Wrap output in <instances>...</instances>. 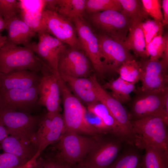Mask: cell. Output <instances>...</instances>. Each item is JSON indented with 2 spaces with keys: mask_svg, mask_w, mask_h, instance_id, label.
Instances as JSON below:
<instances>
[{
  "mask_svg": "<svg viewBox=\"0 0 168 168\" xmlns=\"http://www.w3.org/2000/svg\"><path fill=\"white\" fill-rule=\"evenodd\" d=\"M38 34V42L30 43L26 46L30 48L54 73L59 75V60L68 45L46 32Z\"/></svg>",
  "mask_w": 168,
  "mask_h": 168,
  "instance_id": "cell-17",
  "label": "cell"
},
{
  "mask_svg": "<svg viewBox=\"0 0 168 168\" xmlns=\"http://www.w3.org/2000/svg\"><path fill=\"white\" fill-rule=\"evenodd\" d=\"M7 23L2 17L0 15V33L6 29Z\"/></svg>",
  "mask_w": 168,
  "mask_h": 168,
  "instance_id": "cell-44",
  "label": "cell"
},
{
  "mask_svg": "<svg viewBox=\"0 0 168 168\" xmlns=\"http://www.w3.org/2000/svg\"><path fill=\"white\" fill-rule=\"evenodd\" d=\"M6 29L7 32V42L16 45L27 46L36 33L17 16L7 22Z\"/></svg>",
  "mask_w": 168,
  "mask_h": 168,
  "instance_id": "cell-21",
  "label": "cell"
},
{
  "mask_svg": "<svg viewBox=\"0 0 168 168\" xmlns=\"http://www.w3.org/2000/svg\"><path fill=\"white\" fill-rule=\"evenodd\" d=\"M38 85L27 89L0 91V109L24 111L34 106L38 103Z\"/></svg>",
  "mask_w": 168,
  "mask_h": 168,
  "instance_id": "cell-18",
  "label": "cell"
},
{
  "mask_svg": "<svg viewBox=\"0 0 168 168\" xmlns=\"http://www.w3.org/2000/svg\"><path fill=\"white\" fill-rule=\"evenodd\" d=\"M28 164L11 153L0 154V168H26Z\"/></svg>",
  "mask_w": 168,
  "mask_h": 168,
  "instance_id": "cell-36",
  "label": "cell"
},
{
  "mask_svg": "<svg viewBox=\"0 0 168 168\" xmlns=\"http://www.w3.org/2000/svg\"><path fill=\"white\" fill-rule=\"evenodd\" d=\"M58 159L56 154L52 156L41 154L26 168H57Z\"/></svg>",
  "mask_w": 168,
  "mask_h": 168,
  "instance_id": "cell-38",
  "label": "cell"
},
{
  "mask_svg": "<svg viewBox=\"0 0 168 168\" xmlns=\"http://www.w3.org/2000/svg\"><path fill=\"white\" fill-rule=\"evenodd\" d=\"M168 48V36L160 34L155 37L146 47V52L150 58L159 59L163 57L164 52Z\"/></svg>",
  "mask_w": 168,
  "mask_h": 168,
  "instance_id": "cell-33",
  "label": "cell"
},
{
  "mask_svg": "<svg viewBox=\"0 0 168 168\" xmlns=\"http://www.w3.org/2000/svg\"><path fill=\"white\" fill-rule=\"evenodd\" d=\"M91 67L90 59L82 50L67 45L60 55L58 71L59 76L87 77Z\"/></svg>",
  "mask_w": 168,
  "mask_h": 168,
  "instance_id": "cell-15",
  "label": "cell"
},
{
  "mask_svg": "<svg viewBox=\"0 0 168 168\" xmlns=\"http://www.w3.org/2000/svg\"><path fill=\"white\" fill-rule=\"evenodd\" d=\"M70 166L71 168H87L85 166L78 164H76Z\"/></svg>",
  "mask_w": 168,
  "mask_h": 168,
  "instance_id": "cell-46",
  "label": "cell"
},
{
  "mask_svg": "<svg viewBox=\"0 0 168 168\" xmlns=\"http://www.w3.org/2000/svg\"><path fill=\"white\" fill-rule=\"evenodd\" d=\"M43 61L29 47L6 42L0 48V72L7 73L17 70L40 71Z\"/></svg>",
  "mask_w": 168,
  "mask_h": 168,
  "instance_id": "cell-4",
  "label": "cell"
},
{
  "mask_svg": "<svg viewBox=\"0 0 168 168\" xmlns=\"http://www.w3.org/2000/svg\"><path fill=\"white\" fill-rule=\"evenodd\" d=\"M58 81L63 108L62 116L65 131L87 135L99 133L86 120L85 114L86 109L82 102L73 94L60 77Z\"/></svg>",
  "mask_w": 168,
  "mask_h": 168,
  "instance_id": "cell-3",
  "label": "cell"
},
{
  "mask_svg": "<svg viewBox=\"0 0 168 168\" xmlns=\"http://www.w3.org/2000/svg\"><path fill=\"white\" fill-rule=\"evenodd\" d=\"M40 77L37 73L27 70L0 72V91L13 89H27L37 85Z\"/></svg>",
  "mask_w": 168,
  "mask_h": 168,
  "instance_id": "cell-19",
  "label": "cell"
},
{
  "mask_svg": "<svg viewBox=\"0 0 168 168\" xmlns=\"http://www.w3.org/2000/svg\"><path fill=\"white\" fill-rule=\"evenodd\" d=\"M137 96L133 102L129 114L132 120L151 116H158L168 120L165 100L168 90L154 91H143L138 89Z\"/></svg>",
  "mask_w": 168,
  "mask_h": 168,
  "instance_id": "cell-8",
  "label": "cell"
},
{
  "mask_svg": "<svg viewBox=\"0 0 168 168\" xmlns=\"http://www.w3.org/2000/svg\"><path fill=\"white\" fill-rule=\"evenodd\" d=\"M87 110L100 117L111 132L124 138L117 122L105 105L98 101L87 106Z\"/></svg>",
  "mask_w": 168,
  "mask_h": 168,
  "instance_id": "cell-28",
  "label": "cell"
},
{
  "mask_svg": "<svg viewBox=\"0 0 168 168\" xmlns=\"http://www.w3.org/2000/svg\"><path fill=\"white\" fill-rule=\"evenodd\" d=\"M121 5L119 0H86V11L91 14L108 10L121 12Z\"/></svg>",
  "mask_w": 168,
  "mask_h": 168,
  "instance_id": "cell-32",
  "label": "cell"
},
{
  "mask_svg": "<svg viewBox=\"0 0 168 168\" xmlns=\"http://www.w3.org/2000/svg\"><path fill=\"white\" fill-rule=\"evenodd\" d=\"M8 134L7 129L0 119V142L8 136Z\"/></svg>",
  "mask_w": 168,
  "mask_h": 168,
  "instance_id": "cell-42",
  "label": "cell"
},
{
  "mask_svg": "<svg viewBox=\"0 0 168 168\" xmlns=\"http://www.w3.org/2000/svg\"><path fill=\"white\" fill-rule=\"evenodd\" d=\"M0 147L5 152L16 156L28 164L32 162L38 150L33 143H27L11 135L0 142Z\"/></svg>",
  "mask_w": 168,
  "mask_h": 168,
  "instance_id": "cell-22",
  "label": "cell"
},
{
  "mask_svg": "<svg viewBox=\"0 0 168 168\" xmlns=\"http://www.w3.org/2000/svg\"><path fill=\"white\" fill-rule=\"evenodd\" d=\"M43 11H20V18L36 33L39 34L46 32Z\"/></svg>",
  "mask_w": 168,
  "mask_h": 168,
  "instance_id": "cell-31",
  "label": "cell"
},
{
  "mask_svg": "<svg viewBox=\"0 0 168 168\" xmlns=\"http://www.w3.org/2000/svg\"><path fill=\"white\" fill-rule=\"evenodd\" d=\"M140 168H143L142 167V166H141Z\"/></svg>",
  "mask_w": 168,
  "mask_h": 168,
  "instance_id": "cell-47",
  "label": "cell"
},
{
  "mask_svg": "<svg viewBox=\"0 0 168 168\" xmlns=\"http://www.w3.org/2000/svg\"><path fill=\"white\" fill-rule=\"evenodd\" d=\"M146 14L153 19L162 22L163 16L161 11V2L159 0H141Z\"/></svg>",
  "mask_w": 168,
  "mask_h": 168,
  "instance_id": "cell-37",
  "label": "cell"
},
{
  "mask_svg": "<svg viewBox=\"0 0 168 168\" xmlns=\"http://www.w3.org/2000/svg\"><path fill=\"white\" fill-rule=\"evenodd\" d=\"M117 72L122 79L134 84L141 80V68L138 61L134 59L124 63Z\"/></svg>",
  "mask_w": 168,
  "mask_h": 168,
  "instance_id": "cell-30",
  "label": "cell"
},
{
  "mask_svg": "<svg viewBox=\"0 0 168 168\" xmlns=\"http://www.w3.org/2000/svg\"><path fill=\"white\" fill-rule=\"evenodd\" d=\"M133 143L141 149L146 147L168 152V120L151 116L132 120Z\"/></svg>",
  "mask_w": 168,
  "mask_h": 168,
  "instance_id": "cell-1",
  "label": "cell"
},
{
  "mask_svg": "<svg viewBox=\"0 0 168 168\" xmlns=\"http://www.w3.org/2000/svg\"><path fill=\"white\" fill-rule=\"evenodd\" d=\"M127 145L114 162L108 168H140L142 166L143 155L142 149L134 143Z\"/></svg>",
  "mask_w": 168,
  "mask_h": 168,
  "instance_id": "cell-24",
  "label": "cell"
},
{
  "mask_svg": "<svg viewBox=\"0 0 168 168\" xmlns=\"http://www.w3.org/2000/svg\"><path fill=\"white\" fill-rule=\"evenodd\" d=\"M90 19L99 33L124 42L132 24L131 20L121 11L108 10L90 14Z\"/></svg>",
  "mask_w": 168,
  "mask_h": 168,
  "instance_id": "cell-7",
  "label": "cell"
},
{
  "mask_svg": "<svg viewBox=\"0 0 168 168\" xmlns=\"http://www.w3.org/2000/svg\"><path fill=\"white\" fill-rule=\"evenodd\" d=\"M86 0H54L53 11L72 21L76 18L83 17Z\"/></svg>",
  "mask_w": 168,
  "mask_h": 168,
  "instance_id": "cell-25",
  "label": "cell"
},
{
  "mask_svg": "<svg viewBox=\"0 0 168 168\" xmlns=\"http://www.w3.org/2000/svg\"><path fill=\"white\" fill-rule=\"evenodd\" d=\"M65 131L63 116L60 112L47 114L40 120L33 144L38 151L33 161L49 145L58 142Z\"/></svg>",
  "mask_w": 168,
  "mask_h": 168,
  "instance_id": "cell-9",
  "label": "cell"
},
{
  "mask_svg": "<svg viewBox=\"0 0 168 168\" xmlns=\"http://www.w3.org/2000/svg\"><path fill=\"white\" fill-rule=\"evenodd\" d=\"M97 134L83 135L65 131L58 141L57 147L58 152L57 155L61 160L70 165L79 163L92 148Z\"/></svg>",
  "mask_w": 168,
  "mask_h": 168,
  "instance_id": "cell-5",
  "label": "cell"
},
{
  "mask_svg": "<svg viewBox=\"0 0 168 168\" xmlns=\"http://www.w3.org/2000/svg\"><path fill=\"white\" fill-rule=\"evenodd\" d=\"M40 72L42 76L38 85V103L45 106L48 113L60 112L61 99L59 75L54 73L44 62Z\"/></svg>",
  "mask_w": 168,
  "mask_h": 168,
  "instance_id": "cell-14",
  "label": "cell"
},
{
  "mask_svg": "<svg viewBox=\"0 0 168 168\" xmlns=\"http://www.w3.org/2000/svg\"><path fill=\"white\" fill-rule=\"evenodd\" d=\"M122 8L121 11L131 21L139 20L143 21L149 18L143 8L141 0H119Z\"/></svg>",
  "mask_w": 168,
  "mask_h": 168,
  "instance_id": "cell-29",
  "label": "cell"
},
{
  "mask_svg": "<svg viewBox=\"0 0 168 168\" xmlns=\"http://www.w3.org/2000/svg\"><path fill=\"white\" fill-rule=\"evenodd\" d=\"M89 77L92 81L98 100L108 108L117 122L122 134L128 143H132V127L129 113L119 101L109 94L99 83L96 74Z\"/></svg>",
  "mask_w": 168,
  "mask_h": 168,
  "instance_id": "cell-11",
  "label": "cell"
},
{
  "mask_svg": "<svg viewBox=\"0 0 168 168\" xmlns=\"http://www.w3.org/2000/svg\"><path fill=\"white\" fill-rule=\"evenodd\" d=\"M161 7L163 12V20L162 22L164 26L168 24V0H163Z\"/></svg>",
  "mask_w": 168,
  "mask_h": 168,
  "instance_id": "cell-41",
  "label": "cell"
},
{
  "mask_svg": "<svg viewBox=\"0 0 168 168\" xmlns=\"http://www.w3.org/2000/svg\"><path fill=\"white\" fill-rule=\"evenodd\" d=\"M141 26L145 37L146 47L155 37L162 35L164 26L161 22L149 18L141 22Z\"/></svg>",
  "mask_w": 168,
  "mask_h": 168,
  "instance_id": "cell-34",
  "label": "cell"
},
{
  "mask_svg": "<svg viewBox=\"0 0 168 168\" xmlns=\"http://www.w3.org/2000/svg\"><path fill=\"white\" fill-rule=\"evenodd\" d=\"M0 119L10 135L33 144L40 120L38 117L24 111L1 109Z\"/></svg>",
  "mask_w": 168,
  "mask_h": 168,
  "instance_id": "cell-6",
  "label": "cell"
},
{
  "mask_svg": "<svg viewBox=\"0 0 168 168\" xmlns=\"http://www.w3.org/2000/svg\"><path fill=\"white\" fill-rule=\"evenodd\" d=\"M58 162L57 168H71L70 166L58 158Z\"/></svg>",
  "mask_w": 168,
  "mask_h": 168,
  "instance_id": "cell-43",
  "label": "cell"
},
{
  "mask_svg": "<svg viewBox=\"0 0 168 168\" xmlns=\"http://www.w3.org/2000/svg\"><path fill=\"white\" fill-rule=\"evenodd\" d=\"M59 76L82 103L88 106L98 101L92 81L90 77L77 78L64 75Z\"/></svg>",
  "mask_w": 168,
  "mask_h": 168,
  "instance_id": "cell-20",
  "label": "cell"
},
{
  "mask_svg": "<svg viewBox=\"0 0 168 168\" xmlns=\"http://www.w3.org/2000/svg\"><path fill=\"white\" fill-rule=\"evenodd\" d=\"M81 49L90 59L97 75L103 77L106 73L100 53L97 35L83 17L72 21Z\"/></svg>",
  "mask_w": 168,
  "mask_h": 168,
  "instance_id": "cell-10",
  "label": "cell"
},
{
  "mask_svg": "<svg viewBox=\"0 0 168 168\" xmlns=\"http://www.w3.org/2000/svg\"><path fill=\"white\" fill-rule=\"evenodd\" d=\"M43 15L47 32L71 47L82 49L72 21L53 11L44 10Z\"/></svg>",
  "mask_w": 168,
  "mask_h": 168,
  "instance_id": "cell-16",
  "label": "cell"
},
{
  "mask_svg": "<svg viewBox=\"0 0 168 168\" xmlns=\"http://www.w3.org/2000/svg\"><path fill=\"white\" fill-rule=\"evenodd\" d=\"M144 149L143 168H168V152L150 147H145Z\"/></svg>",
  "mask_w": 168,
  "mask_h": 168,
  "instance_id": "cell-27",
  "label": "cell"
},
{
  "mask_svg": "<svg viewBox=\"0 0 168 168\" xmlns=\"http://www.w3.org/2000/svg\"><path fill=\"white\" fill-rule=\"evenodd\" d=\"M102 61L106 72H116L124 63L134 59L124 42L100 33L97 34Z\"/></svg>",
  "mask_w": 168,
  "mask_h": 168,
  "instance_id": "cell-12",
  "label": "cell"
},
{
  "mask_svg": "<svg viewBox=\"0 0 168 168\" xmlns=\"http://www.w3.org/2000/svg\"><path fill=\"white\" fill-rule=\"evenodd\" d=\"M142 21L137 20L132 21L131 27L124 44L128 50H132L137 56L146 58L149 56L146 50L145 38L141 26Z\"/></svg>",
  "mask_w": 168,
  "mask_h": 168,
  "instance_id": "cell-23",
  "label": "cell"
},
{
  "mask_svg": "<svg viewBox=\"0 0 168 168\" xmlns=\"http://www.w3.org/2000/svg\"><path fill=\"white\" fill-rule=\"evenodd\" d=\"M138 62L141 70L142 86L138 90L143 91L168 90V64L162 59L141 58Z\"/></svg>",
  "mask_w": 168,
  "mask_h": 168,
  "instance_id": "cell-13",
  "label": "cell"
},
{
  "mask_svg": "<svg viewBox=\"0 0 168 168\" xmlns=\"http://www.w3.org/2000/svg\"><path fill=\"white\" fill-rule=\"evenodd\" d=\"M85 117L87 122L96 129L99 133L111 132L100 117L88 111L87 109L85 112Z\"/></svg>",
  "mask_w": 168,
  "mask_h": 168,
  "instance_id": "cell-39",
  "label": "cell"
},
{
  "mask_svg": "<svg viewBox=\"0 0 168 168\" xmlns=\"http://www.w3.org/2000/svg\"><path fill=\"white\" fill-rule=\"evenodd\" d=\"M102 86L105 89L110 90V95L122 104L129 101L130 94L135 90V84L126 81L120 77L109 81Z\"/></svg>",
  "mask_w": 168,
  "mask_h": 168,
  "instance_id": "cell-26",
  "label": "cell"
},
{
  "mask_svg": "<svg viewBox=\"0 0 168 168\" xmlns=\"http://www.w3.org/2000/svg\"><path fill=\"white\" fill-rule=\"evenodd\" d=\"M20 11L19 0H0V15L6 23Z\"/></svg>",
  "mask_w": 168,
  "mask_h": 168,
  "instance_id": "cell-35",
  "label": "cell"
},
{
  "mask_svg": "<svg viewBox=\"0 0 168 168\" xmlns=\"http://www.w3.org/2000/svg\"><path fill=\"white\" fill-rule=\"evenodd\" d=\"M19 2L20 11H43L46 3V0H20Z\"/></svg>",
  "mask_w": 168,
  "mask_h": 168,
  "instance_id": "cell-40",
  "label": "cell"
},
{
  "mask_svg": "<svg viewBox=\"0 0 168 168\" xmlns=\"http://www.w3.org/2000/svg\"><path fill=\"white\" fill-rule=\"evenodd\" d=\"M127 143L124 138L113 133H99L91 149L78 164L87 168H108Z\"/></svg>",
  "mask_w": 168,
  "mask_h": 168,
  "instance_id": "cell-2",
  "label": "cell"
},
{
  "mask_svg": "<svg viewBox=\"0 0 168 168\" xmlns=\"http://www.w3.org/2000/svg\"><path fill=\"white\" fill-rule=\"evenodd\" d=\"M7 40V36H2L0 34V48L6 42Z\"/></svg>",
  "mask_w": 168,
  "mask_h": 168,
  "instance_id": "cell-45",
  "label": "cell"
}]
</instances>
